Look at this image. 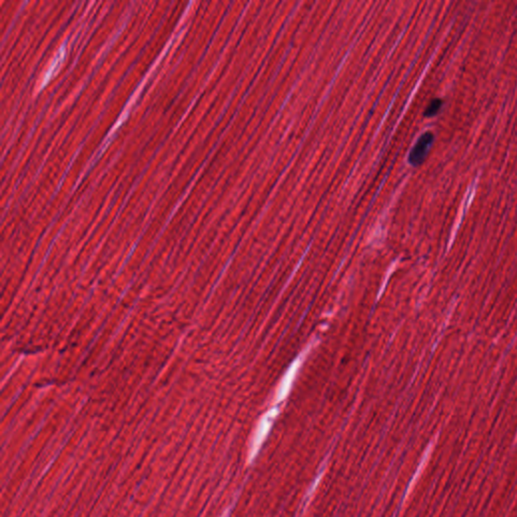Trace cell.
Instances as JSON below:
<instances>
[{"instance_id":"cell-1","label":"cell","mask_w":517,"mask_h":517,"mask_svg":"<svg viewBox=\"0 0 517 517\" xmlns=\"http://www.w3.org/2000/svg\"><path fill=\"white\" fill-rule=\"evenodd\" d=\"M434 134L430 133V132L423 134V136L419 138L418 143L414 146L411 155H409V163H411V165L419 166L420 164H423V162L425 161V158H427L432 143H434Z\"/></svg>"},{"instance_id":"cell-2","label":"cell","mask_w":517,"mask_h":517,"mask_svg":"<svg viewBox=\"0 0 517 517\" xmlns=\"http://www.w3.org/2000/svg\"><path fill=\"white\" fill-rule=\"evenodd\" d=\"M441 106H443V102H441V99L432 100V101L428 104L427 108L425 109V116L430 118V116L436 115L437 113H439V109H441Z\"/></svg>"}]
</instances>
